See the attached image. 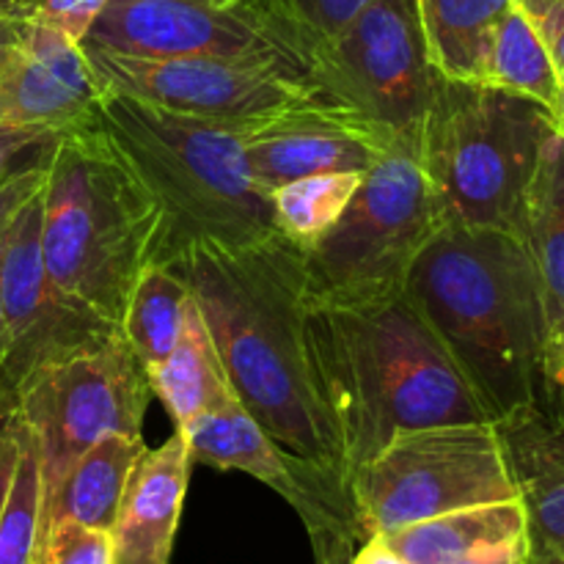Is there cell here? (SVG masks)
<instances>
[{
	"label": "cell",
	"mask_w": 564,
	"mask_h": 564,
	"mask_svg": "<svg viewBox=\"0 0 564 564\" xmlns=\"http://www.w3.org/2000/svg\"><path fill=\"white\" fill-rule=\"evenodd\" d=\"M527 564H564V556L560 551H554L551 545L538 543V540L529 538V562Z\"/></svg>",
	"instance_id": "40"
},
{
	"label": "cell",
	"mask_w": 564,
	"mask_h": 564,
	"mask_svg": "<svg viewBox=\"0 0 564 564\" xmlns=\"http://www.w3.org/2000/svg\"><path fill=\"white\" fill-rule=\"evenodd\" d=\"M516 6L540 33L564 83V0H516Z\"/></svg>",
	"instance_id": "32"
},
{
	"label": "cell",
	"mask_w": 564,
	"mask_h": 564,
	"mask_svg": "<svg viewBox=\"0 0 564 564\" xmlns=\"http://www.w3.org/2000/svg\"><path fill=\"white\" fill-rule=\"evenodd\" d=\"M488 86L527 97L543 105L551 116L560 113L564 83L540 33L518 6L501 20L488 61Z\"/></svg>",
	"instance_id": "25"
},
{
	"label": "cell",
	"mask_w": 564,
	"mask_h": 564,
	"mask_svg": "<svg viewBox=\"0 0 564 564\" xmlns=\"http://www.w3.org/2000/svg\"><path fill=\"white\" fill-rule=\"evenodd\" d=\"M143 449H147L143 435L116 433L83 452L64 474L53 496L42 505V538L47 529L64 521L113 532L127 479Z\"/></svg>",
	"instance_id": "21"
},
{
	"label": "cell",
	"mask_w": 564,
	"mask_h": 564,
	"mask_svg": "<svg viewBox=\"0 0 564 564\" xmlns=\"http://www.w3.org/2000/svg\"><path fill=\"white\" fill-rule=\"evenodd\" d=\"M325 400L350 474L402 433L494 422L405 290L308 306Z\"/></svg>",
	"instance_id": "3"
},
{
	"label": "cell",
	"mask_w": 564,
	"mask_h": 564,
	"mask_svg": "<svg viewBox=\"0 0 564 564\" xmlns=\"http://www.w3.org/2000/svg\"><path fill=\"white\" fill-rule=\"evenodd\" d=\"M516 0H416L430 64L444 80L488 83L494 36Z\"/></svg>",
	"instance_id": "22"
},
{
	"label": "cell",
	"mask_w": 564,
	"mask_h": 564,
	"mask_svg": "<svg viewBox=\"0 0 564 564\" xmlns=\"http://www.w3.org/2000/svg\"><path fill=\"white\" fill-rule=\"evenodd\" d=\"M529 538L564 556V394H545L494 422Z\"/></svg>",
	"instance_id": "17"
},
{
	"label": "cell",
	"mask_w": 564,
	"mask_h": 564,
	"mask_svg": "<svg viewBox=\"0 0 564 564\" xmlns=\"http://www.w3.org/2000/svg\"><path fill=\"white\" fill-rule=\"evenodd\" d=\"M39 543H42V471H39L36 446L20 419V455L0 516V564H36Z\"/></svg>",
	"instance_id": "27"
},
{
	"label": "cell",
	"mask_w": 564,
	"mask_h": 564,
	"mask_svg": "<svg viewBox=\"0 0 564 564\" xmlns=\"http://www.w3.org/2000/svg\"><path fill=\"white\" fill-rule=\"evenodd\" d=\"M36 564H113V534L64 521L47 529Z\"/></svg>",
	"instance_id": "29"
},
{
	"label": "cell",
	"mask_w": 564,
	"mask_h": 564,
	"mask_svg": "<svg viewBox=\"0 0 564 564\" xmlns=\"http://www.w3.org/2000/svg\"><path fill=\"white\" fill-rule=\"evenodd\" d=\"M191 303V286L171 264L152 262L135 279L119 330L147 372L176 347Z\"/></svg>",
	"instance_id": "24"
},
{
	"label": "cell",
	"mask_w": 564,
	"mask_h": 564,
	"mask_svg": "<svg viewBox=\"0 0 564 564\" xmlns=\"http://www.w3.org/2000/svg\"><path fill=\"white\" fill-rule=\"evenodd\" d=\"M47 163L50 160H44V163L17 171V174L6 176V180L0 182V237H3L6 229L14 224L17 215L22 213V207H25L33 196L42 193L44 180H47Z\"/></svg>",
	"instance_id": "33"
},
{
	"label": "cell",
	"mask_w": 564,
	"mask_h": 564,
	"mask_svg": "<svg viewBox=\"0 0 564 564\" xmlns=\"http://www.w3.org/2000/svg\"><path fill=\"white\" fill-rule=\"evenodd\" d=\"M0 323L3 367L20 394L50 364L91 350L119 325L66 297L50 279L42 257V193L22 207L0 251Z\"/></svg>",
	"instance_id": "13"
},
{
	"label": "cell",
	"mask_w": 564,
	"mask_h": 564,
	"mask_svg": "<svg viewBox=\"0 0 564 564\" xmlns=\"http://www.w3.org/2000/svg\"><path fill=\"white\" fill-rule=\"evenodd\" d=\"M521 242L534 264L545 314V378L564 391V135L545 143L523 209Z\"/></svg>",
	"instance_id": "19"
},
{
	"label": "cell",
	"mask_w": 564,
	"mask_h": 564,
	"mask_svg": "<svg viewBox=\"0 0 564 564\" xmlns=\"http://www.w3.org/2000/svg\"><path fill=\"white\" fill-rule=\"evenodd\" d=\"M83 44L141 58L213 55L253 61L306 86L312 66V50L268 0H242L231 9H220L213 0H108Z\"/></svg>",
	"instance_id": "11"
},
{
	"label": "cell",
	"mask_w": 564,
	"mask_h": 564,
	"mask_svg": "<svg viewBox=\"0 0 564 564\" xmlns=\"http://www.w3.org/2000/svg\"><path fill=\"white\" fill-rule=\"evenodd\" d=\"M17 455H20V419L14 416L0 430V516H3L6 496H9L11 474H14Z\"/></svg>",
	"instance_id": "36"
},
{
	"label": "cell",
	"mask_w": 564,
	"mask_h": 564,
	"mask_svg": "<svg viewBox=\"0 0 564 564\" xmlns=\"http://www.w3.org/2000/svg\"><path fill=\"white\" fill-rule=\"evenodd\" d=\"M386 132L369 121L312 99L246 124L242 149L253 180L273 193L275 187L312 174L367 171L394 147Z\"/></svg>",
	"instance_id": "15"
},
{
	"label": "cell",
	"mask_w": 564,
	"mask_h": 564,
	"mask_svg": "<svg viewBox=\"0 0 564 564\" xmlns=\"http://www.w3.org/2000/svg\"><path fill=\"white\" fill-rule=\"evenodd\" d=\"M361 171H330L292 180L270 193L275 231L303 248L330 229L361 185Z\"/></svg>",
	"instance_id": "26"
},
{
	"label": "cell",
	"mask_w": 564,
	"mask_h": 564,
	"mask_svg": "<svg viewBox=\"0 0 564 564\" xmlns=\"http://www.w3.org/2000/svg\"><path fill=\"white\" fill-rule=\"evenodd\" d=\"M270 9L312 50L336 36L369 0H268Z\"/></svg>",
	"instance_id": "28"
},
{
	"label": "cell",
	"mask_w": 564,
	"mask_h": 564,
	"mask_svg": "<svg viewBox=\"0 0 564 564\" xmlns=\"http://www.w3.org/2000/svg\"><path fill=\"white\" fill-rule=\"evenodd\" d=\"M191 452L176 430L143 449L127 479L113 523V564H169L191 477Z\"/></svg>",
	"instance_id": "18"
},
{
	"label": "cell",
	"mask_w": 564,
	"mask_h": 564,
	"mask_svg": "<svg viewBox=\"0 0 564 564\" xmlns=\"http://www.w3.org/2000/svg\"><path fill=\"white\" fill-rule=\"evenodd\" d=\"M154 397L149 372L121 330L91 350L39 369L17 394L42 471V505L72 463L108 435H141Z\"/></svg>",
	"instance_id": "10"
},
{
	"label": "cell",
	"mask_w": 564,
	"mask_h": 564,
	"mask_svg": "<svg viewBox=\"0 0 564 564\" xmlns=\"http://www.w3.org/2000/svg\"><path fill=\"white\" fill-rule=\"evenodd\" d=\"M527 538L529 521L521 499L466 507L380 534V540L405 564H449L510 549Z\"/></svg>",
	"instance_id": "20"
},
{
	"label": "cell",
	"mask_w": 564,
	"mask_h": 564,
	"mask_svg": "<svg viewBox=\"0 0 564 564\" xmlns=\"http://www.w3.org/2000/svg\"><path fill=\"white\" fill-rule=\"evenodd\" d=\"M405 295L494 422L545 394H564L545 378L543 297L516 235L446 224L413 262Z\"/></svg>",
	"instance_id": "2"
},
{
	"label": "cell",
	"mask_w": 564,
	"mask_h": 564,
	"mask_svg": "<svg viewBox=\"0 0 564 564\" xmlns=\"http://www.w3.org/2000/svg\"><path fill=\"white\" fill-rule=\"evenodd\" d=\"M347 490L364 540L466 507L518 499L494 422L397 435L350 474Z\"/></svg>",
	"instance_id": "8"
},
{
	"label": "cell",
	"mask_w": 564,
	"mask_h": 564,
	"mask_svg": "<svg viewBox=\"0 0 564 564\" xmlns=\"http://www.w3.org/2000/svg\"><path fill=\"white\" fill-rule=\"evenodd\" d=\"M556 127H560V132L564 135V91H562V105H560V113H556Z\"/></svg>",
	"instance_id": "41"
},
{
	"label": "cell",
	"mask_w": 564,
	"mask_h": 564,
	"mask_svg": "<svg viewBox=\"0 0 564 564\" xmlns=\"http://www.w3.org/2000/svg\"><path fill=\"white\" fill-rule=\"evenodd\" d=\"M14 3H17V0H0V11H9V9H14Z\"/></svg>",
	"instance_id": "43"
},
{
	"label": "cell",
	"mask_w": 564,
	"mask_h": 564,
	"mask_svg": "<svg viewBox=\"0 0 564 564\" xmlns=\"http://www.w3.org/2000/svg\"><path fill=\"white\" fill-rule=\"evenodd\" d=\"M347 564H405L380 538H367L352 551Z\"/></svg>",
	"instance_id": "37"
},
{
	"label": "cell",
	"mask_w": 564,
	"mask_h": 564,
	"mask_svg": "<svg viewBox=\"0 0 564 564\" xmlns=\"http://www.w3.org/2000/svg\"><path fill=\"white\" fill-rule=\"evenodd\" d=\"M17 3L33 20L44 22V25L69 36L72 42L83 44L108 0H17Z\"/></svg>",
	"instance_id": "31"
},
{
	"label": "cell",
	"mask_w": 564,
	"mask_h": 564,
	"mask_svg": "<svg viewBox=\"0 0 564 564\" xmlns=\"http://www.w3.org/2000/svg\"><path fill=\"white\" fill-rule=\"evenodd\" d=\"M14 413H17V411H14ZM14 413H3V411H0V430H3V424L9 422V419L14 416Z\"/></svg>",
	"instance_id": "44"
},
{
	"label": "cell",
	"mask_w": 564,
	"mask_h": 564,
	"mask_svg": "<svg viewBox=\"0 0 564 564\" xmlns=\"http://www.w3.org/2000/svg\"><path fill=\"white\" fill-rule=\"evenodd\" d=\"M215 6H220V9H231V6H237V3H242V0H213Z\"/></svg>",
	"instance_id": "42"
},
{
	"label": "cell",
	"mask_w": 564,
	"mask_h": 564,
	"mask_svg": "<svg viewBox=\"0 0 564 564\" xmlns=\"http://www.w3.org/2000/svg\"><path fill=\"white\" fill-rule=\"evenodd\" d=\"M446 226L416 147L394 143L364 171L334 226L301 251L308 306H336L405 290L422 248Z\"/></svg>",
	"instance_id": "7"
},
{
	"label": "cell",
	"mask_w": 564,
	"mask_h": 564,
	"mask_svg": "<svg viewBox=\"0 0 564 564\" xmlns=\"http://www.w3.org/2000/svg\"><path fill=\"white\" fill-rule=\"evenodd\" d=\"M97 124L163 220L154 262L171 264L198 242L246 246L279 235L273 198L248 169L246 124L171 113L119 91H102Z\"/></svg>",
	"instance_id": "4"
},
{
	"label": "cell",
	"mask_w": 564,
	"mask_h": 564,
	"mask_svg": "<svg viewBox=\"0 0 564 564\" xmlns=\"http://www.w3.org/2000/svg\"><path fill=\"white\" fill-rule=\"evenodd\" d=\"M83 53L102 91L127 94L193 119L253 124L317 99L306 83L253 61L213 55L141 58L94 44H83Z\"/></svg>",
	"instance_id": "12"
},
{
	"label": "cell",
	"mask_w": 564,
	"mask_h": 564,
	"mask_svg": "<svg viewBox=\"0 0 564 564\" xmlns=\"http://www.w3.org/2000/svg\"><path fill=\"white\" fill-rule=\"evenodd\" d=\"M3 237H0V251H3ZM0 411L3 413L17 411V391L14 386L9 383V375H6V367H3V323H0Z\"/></svg>",
	"instance_id": "39"
},
{
	"label": "cell",
	"mask_w": 564,
	"mask_h": 564,
	"mask_svg": "<svg viewBox=\"0 0 564 564\" xmlns=\"http://www.w3.org/2000/svg\"><path fill=\"white\" fill-rule=\"evenodd\" d=\"M441 75L430 64L416 0H369L312 53L314 97L419 147Z\"/></svg>",
	"instance_id": "9"
},
{
	"label": "cell",
	"mask_w": 564,
	"mask_h": 564,
	"mask_svg": "<svg viewBox=\"0 0 564 564\" xmlns=\"http://www.w3.org/2000/svg\"><path fill=\"white\" fill-rule=\"evenodd\" d=\"M529 562V538L523 543L510 545V549L490 551V554L468 556V560H457L449 564H527Z\"/></svg>",
	"instance_id": "38"
},
{
	"label": "cell",
	"mask_w": 564,
	"mask_h": 564,
	"mask_svg": "<svg viewBox=\"0 0 564 564\" xmlns=\"http://www.w3.org/2000/svg\"><path fill=\"white\" fill-rule=\"evenodd\" d=\"M176 430L185 435L193 463L218 468V471H242L259 479L295 507L308 534L347 532L364 540L347 490L325 479L323 474L292 460L259 427L257 419L240 405L235 394L207 408L202 416Z\"/></svg>",
	"instance_id": "14"
},
{
	"label": "cell",
	"mask_w": 564,
	"mask_h": 564,
	"mask_svg": "<svg viewBox=\"0 0 564 564\" xmlns=\"http://www.w3.org/2000/svg\"><path fill=\"white\" fill-rule=\"evenodd\" d=\"M64 132L47 127H0V182L17 171L50 160Z\"/></svg>",
	"instance_id": "30"
},
{
	"label": "cell",
	"mask_w": 564,
	"mask_h": 564,
	"mask_svg": "<svg viewBox=\"0 0 564 564\" xmlns=\"http://www.w3.org/2000/svg\"><path fill=\"white\" fill-rule=\"evenodd\" d=\"M99 97L83 44L31 17L25 50L0 75V127L72 130L97 116Z\"/></svg>",
	"instance_id": "16"
},
{
	"label": "cell",
	"mask_w": 564,
	"mask_h": 564,
	"mask_svg": "<svg viewBox=\"0 0 564 564\" xmlns=\"http://www.w3.org/2000/svg\"><path fill=\"white\" fill-rule=\"evenodd\" d=\"M171 268L191 286L231 394L292 460L347 490L345 446L308 325L301 248L281 235L246 246L198 242Z\"/></svg>",
	"instance_id": "1"
},
{
	"label": "cell",
	"mask_w": 564,
	"mask_h": 564,
	"mask_svg": "<svg viewBox=\"0 0 564 564\" xmlns=\"http://www.w3.org/2000/svg\"><path fill=\"white\" fill-rule=\"evenodd\" d=\"M556 132L554 116L532 99L441 77L416 152L446 224L501 229L521 240L529 187Z\"/></svg>",
	"instance_id": "6"
},
{
	"label": "cell",
	"mask_w": 564,
	"mask_h": 564,
	"mask_svg": "<svg viewBox=\"0 0 564 564\" xmlns=\"http://www.w3.org/2000/svg\"><path fill=\"white\" fill-rule=\"evenodd\" d=\"M28 28H31V14L20 3H14V9L9 11H0V75L25 50Z\"/></svg>",
	"instance_id": "34"
},
{
	"label": "cell",
	"mask_w": 564,
	"mask_h": 564,
	"mask_svg": "<svg viewBox=\"0 0 564 564\" xmlns=\"http://www.w3.org/2000/svg\"><path fill=\"white\" fill-rule=\"evenodd\" d=\"M149 383L154 397H160L165 411L176 422V427H185L196 416H202L207 408L218 405L220 400L231 394L229 380H226L220 358L215 352L204 319L198 314L196 301L191 303L185 328L174 350L163 358L154 369H149Z\"/></svg>",
	"instance_id": "23"
},
{
	"label": "cell",
	"mask_w": 564,
	"mask_h": 564,
	"mask_svg": "<svg viewBox=\"0 0 564 564\" xmlns=\"http://www.w3.org/2000/svg\"><path fill=\"white\" fill-rule=\"evenodd\" d=\"M152 196L94 116L55 143L42 187V257L66 297L119 325L138 275L158 259Z\"/></svg>",
	"instance_id": "5"
},
{
	"label": "cell",
	"mask_w": 564,
	"mask_h": 564,
	"mask_svg": "<svg viewBox=\"0 0 564 564\" xmlns=\"http://www.w3.org/2000/svg\"><path fill=\"white\" fill-rule=\"evenodd\" d=\"M314 543V562L317 564H347L352 551L364 543L356 534L347 532H319L312 534Z\"/></svg>",
	"instance_id": "35"
}]
</instances>
